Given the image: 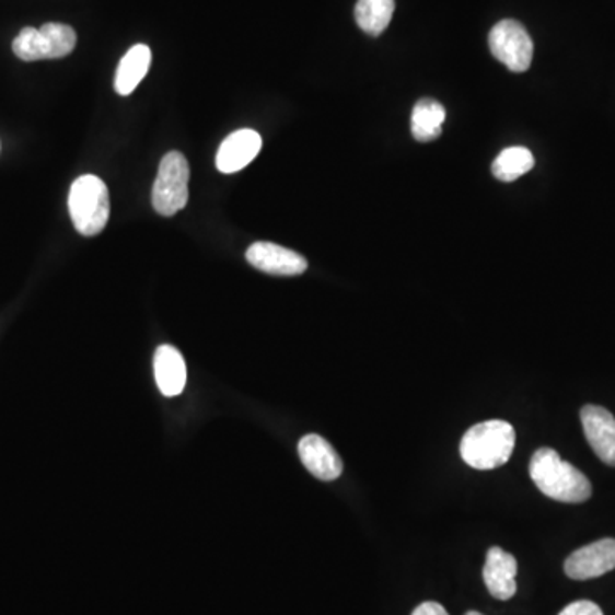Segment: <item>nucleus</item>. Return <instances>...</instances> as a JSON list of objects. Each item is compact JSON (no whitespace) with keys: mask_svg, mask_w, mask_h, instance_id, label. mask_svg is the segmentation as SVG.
Masks as SVG:
<instances>
[{"mask_svg":"<svg viewBox=\"0 0 615 615\" xmlns=\"http://www.w3.org/2000/svg\"><path fill=\"white\" fill-rule=\"evenodd\" d=\"M530 477L542 495L561 502H584L592 498V484L583 472L568 464L553 449H541L530 460Z\"/></svg>","mask_w":615,"mask_h":615,"instance_id":"nucleus-1","label":"nucleus"},{"mask_svg":"<svg viewBox=\"0 0 615 615\" xmlns=\"http://www.w3.org/2000/svg\"><path fill=\"white\" fill-rule=\"evenodd\" d=\"M517 443V432L507 421L479 422L472 426L460 443V455L465 464L477 471H492L510 460Z\"/></svg>","mask_w":615,"mask_h":615,"instance_id":"nucleus-2","label":"nucleus"},{"mask_svg":"<svg viewBox=\"0 0 615 615\" xmlns=\"http://www.w3.org/2000/svg\"><path fill=\"white\" fill-rule=\"evenodd\" d=\"M69 212L82 236L102 233L109 219V194L105 182L100 176H79L69 194Z\"/></svg>","mask_w":615,"mask_h":615,"instance_id":"nucleus-3","label":"nucleus"},{"mask_svg":"<svg viewBox=\"0 0 615 615\" xmlns=\"http://www.w3.org/2000/svg\"><path fill=\"white\" fill-rule=\"evenodd\" d=\"M74 30L67 24L47 23L36 27H24L23 32L12 42V50L24 62L35 60L62 59L74 50Z\"/></svg>","mask_w":615,"mask_h":615,"instance_id":"nucleus-4","label":"nucleus"},{"mask_svg":"<svg viewBox=\"0 0 615 615\" xmlns=\"http://www.w3.org/2000/svg\"><path fill=\"white\" fill-rule=\"evenodd\" d=\"M190 167L182 152H167L161 160L156 182L152 187V206L158 214L172 218L188 202Z\"/></svg>","mask_w":615,"mask_h":615,"instance_id":"nucleus-5","label":"nucleus"},{"mask_svg":"<svg viewBox=\"0 0 615 615\" xmlns=\"http://www.w3.org/2000/svg\"><path fill=\"white\" fill-rule=\"evenodd\" d=\"M489 48L496 59L510 71H529L534 59V42L519 21H499L489 33Z\"/></svg>","mask_w":615,"mask_h":615,"instance_id":"nucleus-6","label":"nucleus"},{"mask_svg":"<svg viewBox=\"0 0 615 615\" xmlns=\"http://www.w3.org/2000/svg\"><path fill=\"white\" fill-rule=\"evenodd\" d=\"M615 569V538H602L575 550L566 559L565 571L571 580H592Z\"/></svg>","mask_w":615,"mask_h":615,"instance_id":"nucleus-7","label":"nucleus"},{"mask_svg":"<svg viewBox=\"0 0 615 615\" xmlns=\"http://www.w3.org/2000/svg\"><path fill=\"white\" fill-rule=\"evenodd\" d=\"M246 260L254 265L255 269L270 276H300L308 267L303 255L269 242H257L250 246Z\"/></svg>","mask_w":615,"mask_h":615,"instance_id":"nucleus-8","label":"nucleus"},{"mask_svg":"<svg viewBox=\"0 0 615 615\" xmlns=\"http://www.w3.org/2000/svg\"><path fill=\"white\" fill-rule=\"evenodd\" d=\"M581 425L595 455L605 465L615 467V417L600 405H584Z\"/></svg>","mask_w":615,"mask_h":615,"instance_id":"nucleus-9","label":"nucleus"},{"mask_svg":"<svg viewBox=\"0 0 615 615\" xmlns=\"http://www.w3.org/2000/svg\"><path fill=\"white\" fill-rule=\"evenodd\" d=\"M298 453L304 467L310 474L315 475L316 479L330 483L343 475V459L335 452L334 446L318 434H306L301 438Z\"/></svg>","mask_w":615,"mask_h":615,"instance_id":"nucleus-10","label":"nucleus"},{"mask_svg":"<svg viewBox=\"0 0 615 615\" xmlns=\"http://www.w3.org/2000/svg\"><path fill=\"white\" fill-rule=\"evenodd\" d=\"M262 149V137L250 129L236 130L228 136L219 148L216 166L224 175L237 173L248 166Z\"/></svg>","mask_w":615,"mask_h":615,"instance_id":"nucleus-11","label":"nucleus"},{"mask_svg":"<svg viewBox=\"0 0 615 615\" xmlns=\"http://www.w3.org/2000/svg\"><path fill=\"white\" fill-rule=\"evenodd\" d=\"M517 571H519V562L513 554L502 550L501 547H491L487 550L483 577L487 590L495 599L510 600L514 596Z\"/></svg>","mask_w":615,"mask_h":615,"instance_id":"nucleus-12","label":"nucleus"},{"mask_svg":"<svg viewBox=\"0 0 615 615\" xmlns=\"http://www.w3.org/2000/svg\"><path fill=\"white\" fill-rule=\"evenodd\" d=\"M154 376L164 397H176L187 385L184 356L173 346H160L154 355Z\"/></svg>","mask_w":615,"mask_h":615,"instance_id":"nucleus-13","label":"nucleus"},{"mask_svg":"<svg viewBox=\"0 0 615 615\" xmlns=\"http://www.w3.org/2000/svg\"><path fill=\"white\" fill-rule=\"evenodd\" d=\"M152 54L148 45H136L124 55L115 74V91L121 96H129L141 84L151 67Z\"/></svg>","mask_w":615,"mask_h":615,"instance_id":"nucleus-14","label":"nucleus"},{"mask_svg":"<svg viewBox=\"0 0 615 615\" xmlns=\"http://www.w3.org/2000/svg\"><path fill=\"white\" fill-rule=\"evenodd\" d=\"M444 118H446V109L437 100L425 97L421 102H417L410 120L414 137L419 142L434 141L441 136Z\"/></svg>","mask_w":615,"mask_h":615,"instance_id":"nucleus-15","label":"nucleus"},{"mask_svg":"<svg viewBox=\"0 0 615 615\" xmlns=\"http://www.w3.org/2000/svg\"><path fill=\"white\" fill-rule=\"evenodd\" d=\"M395 0H358L355 18L362 32L380 36L394 18Z\"/></svg>","mask_w":615,"mask_h":615,"instance_id":"nucleus-16","label":"nucleus"},{"mask_svg":"<svg viewBox=\"0 0 615 615\" xmlns=\"http://www.w3.org/2000/svg\"><path fill=\"white\" fill-rule=\"evenodd\" d=\"M534 164V154L529 149L514 146V148L504 149L496 158L495 163H492V175L501 182H514V179H519L520 176L529 173Z\"/></svg>","mask_w":615,"mask_h":615,"instance_id":"nucleus-17","label":"nucleus"},{"mask_svg":"<svg viewBox=\"0 0 615 615\" xmlns=\"http://www.w3.org/2000/svg\"><path fill=\"white\" fill-rule=\"evenodd\" d=\"M559 615H604V612L590 600H578V602H572L568 607L562 608Z\"/></svg>","mask_w":615,"mask_h":615,"instance_id":"nucleus-18","label":"nucleus"},{"mask_svg":"<svg viewBox=\"0 0 615 615\" xmlns=\"http://www.w3.org/2000/svg\"><path fill=\"white\" fill-rule=\"evenodd\" d=\"M410 615H449V612L438 602H425V604L417 605Z\"/></svg>","mask_w":615,"mask_h":615,"instance_id":"nucleus-19","label":"nucleus"},{"mask_svg":"<svg viewBox=\"0 0 615 615\" xmlns=\"http://www.w3.org/2000/svg\"><path fill=\"white\" fill-rule=\"evenodd\" d=\"M465 615H484V614H480V612L471 611V612H467V614H465Z\"/></svg>","mask_w":615,"mask_h":615,"instance_id":"nucleus-20","label":"nucleus"}]
</instances>
